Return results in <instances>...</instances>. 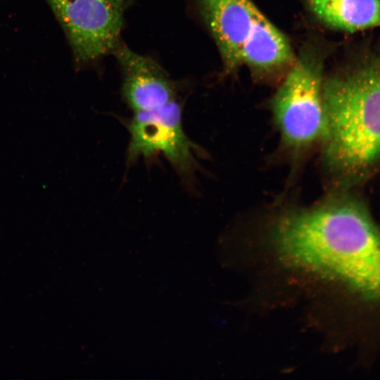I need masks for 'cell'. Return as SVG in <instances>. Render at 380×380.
<instances>
[{
    "instance_id": "obj_1",
    "label": "cell",
    "mask_w": 380,
    "mask_h": 380,
    "mask_svg": "<svg viewBox=\"0 0 380 380\" xmlns=\"http://www.w3.org/2000/svg\"><path fill=\"white\" fill-rule=\"evenodd\" d=\"M272 239L282 260L338 289L360 360H375L380 355V228L369 211L351 200L292 211L275 222Z\"/></svg>"
},
{
    "instance_id": "obj_2",
    "label": "cell",
    "mask_w": 380,
    "mask_h": 380,
    "mask_svg": "<svg viewBox=\"0 0 380 380\" xmlns=\"http://www.w3.org/2000/svg\"><path fill=\"white\" fill-rule=\"evenodd\" d=\"M327 157L357 174L380 160V69L364 65L323 82Z\"/></svg>"
},
{
    "instance_id": "obj_3",
    "label": "cell",
    "mask_w": 380,
    "mask_h": 380,
    "mask_svg": "<svg viewBox=\"0 0 380 380\" xmlns=\"http://www.w3.org/2000/svg\"><path fill=\"white\" fill-rule=\"evenodd\" d=\"M322 63L303 53L275 94L272 103L276 123L286 144L308 146L327 134Z\"/></svg>"
},
{
    "instance_id": "obj_4",
    "label": "cell",
    "mask_w": 380,
    "mask_h": 380,
    "mask_svg": "<svg viewBox=\"0 0 380 380\" xmlns=\"http://www.w3.org/2000/svg\"><path fill=\"white\" fill-rule=\"evenodd\" d=\"M136 0H46L79 66L111 53L120 41L126 11Z\"/></svg>"
},
{
    "instance_id": "obj_5",
    "label": "cell",
    "mask_w": 380,
    "mask_h": 380,
    "mask_svg": "<svg viewBox=\"0 0 380 380\" xmlns=\"http://www.w3.org/2000/svg\"><path fill=\"white\" fill-rule=\"evenodd\" d=\"M182 112L181 105L175 99L153 108L135 111L127 125V162L162 154L181 177L191 175L197 146L184 131Z\"/></svg>"
},
{
    "instance_id": "obj_6",
    "label": "cell",
    "mask_w": 380,
    "mask_h": 380,
    "mask_svg": "<svg viewBox=\"0 0 380 380\" xmlns=\"http://www.w3.org/2000/svg\"><path fill=\"white\" fill-rule=\"evenodd\" d=\"M122 72V93L135 111L145 110L175 100L172 81L153 58L141 55L120 41L111 51Z\"/></svg>"
},
{
    "instance_id": "obj_7",
    "label": "cell",
    "mask_w": 380,
    "mask_h": 380,
    "mask_svg": "<svg viewBox=\"0 0 380 380\" xmlns=\"http://www.w3.org/2000/svg\"><path fill=\"white\" fill-rule=\"evenodd\" d=\"M199 5L226 69L234 70L259 10L251 0H199Z\"/></svg>"
},
{
    "instance_id": "obj_8",
    "label": "cell",
    "mask_w": 380,
    "mask_h": 380,
    "mask_svg": "<svg viewBox=\"0 0 380 380\" xmlns=\"http://www.w3.org/2000/svg\"><path fill=\"white\" fill-rule=\"evenodd\" d=\"M241 64L253 69L271 71L293 59L286 37L259 11L241 53Z\"/></svg>"
},
{
    "instance_id": "obj_9",
    "label": "cell",
    "mask_w": 380,
    "mask_h": 380,
    "mask_svg": "<svg viewBox=\"0 0 380 380\" xmlns=\"http://www.w3.org/2000/svg\"><path fill=\"white\" fill-rule=\"evenodd\" d=\"M312 13L336 30L356 32L380 26V0H308Z\"/></svg>"
}]
</instances>
